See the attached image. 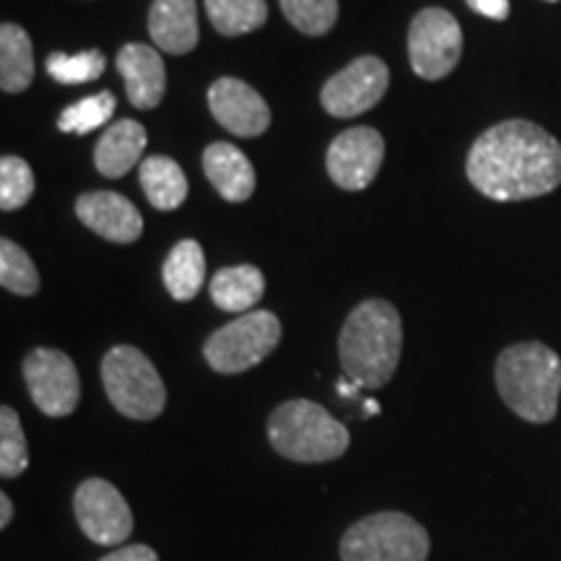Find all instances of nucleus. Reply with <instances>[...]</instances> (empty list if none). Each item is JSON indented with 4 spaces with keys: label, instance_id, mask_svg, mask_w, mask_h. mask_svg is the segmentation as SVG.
<instances>
[{
    "label": "nucleus",
    "instance_id": "393cba45",
    "mask_svg": "<svg viewBox=\"0 0 561 561\" xmlns=\"http://www.w3.org/2000/svg\"><path fill=\"white\" fill-rule=\"evenodd\" d=\"M30 466V447H26L24 426L19 413L11 405L0 409V476L19 479Z\"/></svg>",
    "mask_w": 561,
    "mask_h": 561
},
{
    "label": "nucleus",
    "instance_id": "9b49d317",
    "mask_svg": "<svg viewBox=\"0 0 561 561\" xmlns=\"http://www.w3.org/2000/svg\"><path fill=\"white\" fill-rule=\"evenodd\" d=\"M388 83V66L375 55H364V58H356L322 87L320 102L328 115L356 117L382 100Z\"/></svg>",
    "mask_w": 561,
    "mask_h": 561
},
{
    "label": "nucleus",
    "instance_id": "423d86ee",
    "mask_svg": "<svg viewBox=\"0 0 561 561\" xmlns=\"http://www.w3.org/2000/svg\"><path fill=\"white\" fill-rule=\"evenodd\" d=\"M102 382L110 403L123 416L151 421L167 405V388L149 356L136 346H115L102 359Z\"/></svg>",
    "mask_w": 561,
    "mask_h": 561
},
{
    "label": "nucleus",
    "instance_id": "f3484780",
    "mask_svg": "<svg viewBox=\"0 0 561 561\" xmlns=\"http://www.w3.org/2000/svg\"><path fill=\"white\" fill-rule=\"evenodd\" d=\"M203 172L229 203H244L255 193V170L250 159L231 144H210L203 151Z\"/></svg>",
    "mask_w": 561,
    "mask_h": 561
},
{
    "label": "nucleus",
    "instance_id": "4be33fe9",
    "mask_svg": "<svg viewBox=\"0 0 561 561\" xmlns=\"http://www.w3.org/2000/svg\"><path fill=\"white\" fill-rule=\"evenodd\" d=\"M34 79V53L30 34L19 24L0 26V89L19 94Z\"/></svg>",
    "mask_w": 561,
    "mask_h": 561
},
{
    "label": "nucleus",
    "instance_id": "7ed1b4c3",
    "mask_svg": "<svg viewBox=\"0 0 561 561\" xmlns=\"http://www.w3.org/2000/svg\"><path fill=\"white\" fill-rule=\"evenodd\" d=\"M496 390L517 416L533 424L557 419L561 396V359L543 343H517L496 359Z\"/></svg>",
    "mask_w": 561,
    "mask_h": 561
},
{
    "label": "nucleus",
    "instance_id": "20e7f679",
    "mask_svg": "<svg viewBox=\"0 0 561 561\" xmlns=\"http://www.w3.org/2000/svg\"><path fill=\"white\" fill-rule=\"evenodd\" d=\"M271 447L294 462H328L348 450V430L322 405L297 398L280 403L268 419Z\"/></svg>",
    "mask_w": 561,
    "mask_h": 561
},
{
    "label": "nucleus",
    "instance_id": "f03ea898",
    "mask_svg": "<svg viewBox=\"0 0 561 561\" xmlns=\"http://www.w3.org/2000/svg\"><path fill=\"white\" fill-rule=\"evenodd\" d=\"M403 348L401 314L385 299L362 301L343 322L339 356L343 375L356 388H385L396 375Z\"/></svg>",
    "mask_w": 561,
    "mask_h": 561
},
{
    "label": "nucleus",
    "instance_id": "72a5a7b5",
    "mask_svg": "<svg viewBox=\"0 0 561 561\" xmlns=\"http://www.w3.org/2000/svg\"><path fill=\"white\" fill-rule=\"evenodd\" d=\"M549 3H557V0H549Z\"/></svg>",
    "mask_w": 561,
    "mask_h": 561
},
{
    "label": "nucleus",
    "instance_id": "2eb2a0df",
    "mask_svg": "<svg viewBox=\"0 0 561 561\" xmlns=\"http://www.w3.org/2000/svg\"><path fill=\"white\" fill-rule=\"evenodd\" d=\"M117 70H121L125 91L133 107L153 110L164 100L167 70L161 55L149 45L130 42L117 53Z\"/></svg>",
    "mask_w": 561,
    "mask_h": 561
},
{
    "label": "nucleus",
    "instance_id": "aec40b11",
    "mask_svg": "<svg viewBox=\"0 0 561 561\" xmlns=\"http://www.w3.org/2000/svg\"><path fill=\"white\" fill-rule=\"evenodd\" d=\"M140 187L153 208L174 210L187 198V180L178 161L170 157H149L140 161Z\"/></svg>",
    "mask_w": 561,
    "mask_h": 561
},
{
    "label": "nucleus",
    "instance_id": "473e14b6",
    "mask_svg": "<svg viewBox=\"0 0 561 561\" xmlns=\"http://www.w3.org/2000/svg\"><path fill=\"white\" fill-rule=\"evenodd\" d=\"M377 411H380V405H377V401H367V413H371V416H375Z\"/></svg>",
    "mask_w": 561,
    "mask_h": 561
},
{
    "label": "nucleus",
    "instance_id": "ddd939ff",
    "mask_svg": "<svg viewBox=\"0 0 561 561\" xmlns=\"http://www.w3.org/2000/svg\"><path fill=\"white\" fill-rule=\"evenodd\" d=\"M208 107L229 133L240 138H255L268 130L271 110L250 83L240 79H219L208 89Z\"/></svg>",
    "mask_w": 561,
    "mask_h": 561
},
{
    "label": "nucleus",
    "instance_id": "4468645a",
    "mask_svg": "<svg viewBox=\"0 0 561 561\" xmlns=\"http://www.w3.org/2000/svg\"><path fill=\"white\" fill-rule=\"evenodd\" d=\"M76 214L87 227L100 234L102 240L128 244L136 242L144 231V219H140V210L125 198V195L110 193V191H96V193H83L76 201Z\"/></svg>",
    "mask_w": 561,
    "mask_h": 561
},
{
    "label": "nucleus",
    "instance_id": "0eeeda50",
    "mask_svg": "<svg viewBox=\"0 0 561 561\" xmlns=\"http://www.w3.org/2000/svg\"><path fill=\"white\" fill-rule=\"evenodd\" d=\"M280 320L268 310H252L219 328L203 346L208 367L219 375H240L276 351Z\"/></svg>",
    "mask_w": 561,
    "mask_h": 561
},
{
    "label": "nucleus",
    "instance_id": "5701e85b",
    "mask_svg": "<svg viewBox=\"0 0 561 561\" xmlns=\"http://www.w3.org/2000/svg\"><path fill=\"white\" fill-rule=\"evenodd\" d=\"M206 13L224 37H240L261 30L268 19L265 0H206Z\"/></svg>",
    "mask_w": 561,
    "mask_h": 561
},
{
    "label": "nucleus",
    "instance_id": "c85d7f7f",
    "mask_svg": "<svg viewBox=\"0 0 561 561\" xmlns=\"http://www.w3.org/2000/svg\"><path fill=\"white\" fill-rule=\"evenodd\" d=\"M34 174L21 157L0 159V208L16 210L32 198Z\"/></svg>",
    "mask_w": 561,
    "mask_h": 561
},
{
    "label": "nucleus",
    "instance_id": "39448f33",
    "mask_svg": "<svg viewBox=\"0 0 561 561\" xmlns=\"http://www.w3.org/2000/svg\"><path fill=\"white\" fill-rule=\"evenodd\" d=\"M430 533L403 512H375L343 533V561H426Z\"/></svg>",
    "mask_w": 561,
    "mask_h": 561
},
{
    "label": "nucleus",
    "instance_id": "1a4fd4ad",
    "mask_svg": "<svg viewBox=\"0 0 561 561\" xmlns=\"http://www.w3.org/2000/svg\"><path fill=\"white\" fill-rule=\"evenodd\" d=\"M24 380L34 405L45 416H68L81 401L79 369L58 348H34L24 359Z\"/></svg>",
    "mask_w": 561,
    "mask_h": 561
},
{
    "label": "nucleus",
    "instance_id": "f8f14e48",
    "mask_svg": "<svg viewBox=\"0 0 561 561\" xmlns=\"http://www.w3.org/2000/svg\"><path fill=\"white\" fill-rule=\"evenodd\" d=\"M385 159V138L375 128H351L328 149L325 167L335 185L343 191H364L377 178Z\"/></svg>",
    "mask_w": 561,
    "mask_h": 561
},
{
    "label": "nucleus",
    "instance_id": "6e6552de",
    "mask_svg": "<svg viewBox=\"0 0 561 561\" xmlns=\"http://www.w3.org/2000/svg\"><path fill=\"white\" fill-rule=\"evenodd\" d=\"M462 32L458 19L445 9H424L411 21L409 58L419 79L439 81L458 66Z\"/></svg>",
    "mask_w": 561,
    "mask_h": 561
},
{
    "label": "nucleus",
    "instance_id": "cd10ccee",
    "mask_svg": "<svg viewBox=\"0 0 561 561\" xmlns=\"http://www.w3.org/2000/svg\"><path fill=\"white\" fill-rule=\"evenodd\" d=\"M104 68H107V58L100 50H87L76 55L53 53L47 58V73L58 83H66V87L96 81L104 73Z\"/></svg>",
    "mask_w": 561,
    "mask_h": 561
},
{
    "label": "nucleus",
    "instance_id": "a878e982",
    "mask_svg": "<svg viewBox=\"0 0 561 561\" xmlns=\"http://www.w3.org/2000/svg\"><path fill=\"white\" fill-rule=\"evenodd\" d=\"M0 284L19 297H34L39 291V273L32 257L16 242H0Z\"/></svg>",
    "mask_w": 561,
    "mask_h": 561
},
{
    "label": "nucleus",
    "instance_id": "c756f323",
    "mask_svg": "<svg viewBox=\"0 0 561 561\" xmlns=\"http://www.w3.org/2000/svg\"><path fill=\"white\" fill-rule=\"evenodd\" d=\"M100 561H159V557L151 546L133 543V546H123V549H115L112 553H107V557H102Z\"/></svg>",
    "mask_w": 561,
    "mask_h": 561
},
{
    "label": "nucleus",
    "instance_id": "7c9ffc66",
    "mask_svg": "<svg viewBox=\"0 0 561 561\" xmlns=\"http://www.w3.org/2000/svg\"><path fill=\"white\" fill-rule=\"evenodd\" d=\"M466 3L486 19L504 21L510 16V0H466Z\"/></svg>",
    "mask_w": 561,
    "mask_h": 561
},
{
    "label": "nucleus",
    "instance_id": "412c9836",
    "mask_svg": "<svg viewBox=\"0 0 561 561\" xmlns=\"http://www.w3.org/2000/svg\"><path fill=\"white\" fill-rule=\"evenodd\" d=\"M161 276H164L167 291L178 301H191L198 297L203 280H206V255H203L201 244L195 240H182L174 244L170 255H167L164 268H161Z\"/></svg>",
    "mask_w": 561,
    "mask_h": 561
},
{
    "label": "nucleus",
    "instance_id": "dca6fc26",
    "mask_svg": "<svg viewBox=\"0 0 561 561\" xmlns=\"http://www.w3.org/2000/svg\"><path fill=\"white\" fill-rule=\"evenodd\" d=\"M149 34L159 50L187 55L198 47V5L195 0H153Z\"/></svg>",
    "mask_w": 561,
    "mask_h": 561
},
{
    "label": "nucleus",
    "instance_id": "a211bd4d",
    "mask_svg": "<svg viewBox=\"0 0 561 561\" xmlns=\"http://www.w3.org/2000/svg\"><path fill=\"white\" fill-rule=\"evenodd\" d=\"M146 144V128L136 121H117L110 125L107 133L100 138L94 149V164L104 178H123L144 157Z\"/></svg>",
    "mask_w": 561,
    "mask_h": 561
},
{
    "label": "nucleus",
    "instance_id": "bb28decb",
    "mask_svg": "<svg viewBox=\"0 0 561 561\" xmlns=\"http://www.w3.org/2000/svg\"><path fill=\"white\" fill-rule=\"evenodd\" d=\"M280 11L301 34L322 37L339 21V0H280Z\"/></svg>",
    "mask_w": 561,
    "mask_h": 561
},
{
    "label": "nucleus",
    "instance_id": "9d476101",
    "mask_svg": "<svg viewBox=\"0 0 561 561\" xmlns=\"http://www.w3.org/2000/svg\"><path fill=\"white\" fill-rule=\"evenodd\" d=\"M79 528L96 546H121L133 533V512L125 496L104 479H87L73 494Z\"/></svg>",
    "mask_w": 561,
    "mask_h": 561
},
{
    "label": "nucleus",
    "instance_id": "f257e3e1",
    "mask_svg": "<svg viewBox=\"0 0 561 561\" xmlns=\"http://www.w3.org/2000/svg\"><path fill=\"white\" fill-rule=\"evenodd\" d=\"M466 172L491 201L538 198L561 185V144L536 123H500L476 140Z\"/></svg>",
    "mask_w": 561,
    "mask_h": 561
},
{
    "label": "nucleus",
    "instance_id": "6ab92c4d",
    "mask_svg": "<svg viewBox=\"0 0 561 561\" xmlns=\"http://www.w3.org/2000/svg\"><path fill=\"white\" fill-rule=\"evenodd\" d=\"M265 278L255 265H231L221 268L210 280V299L221 312L248 314L263 299Z\"/></svg>",
    "mask_w": 561,
    "mask_h": 561
},
{
    "label": "nucleus",
    "instance_id": "b1692460",
    "mask_svg": "<svg viewBox=\"0 0 561 561\" xmlns=\"http://www.w3.org/2000/svg\"><path fill=\"white\" fill-rule=\"evenodd\" d=\"M117 100L110 91H100V94L87 96V100L70 104L60 112L58 128L62 133H73V136H87V133L102 128L115 115Z\"/></svg>",
    "mask_w": 561,
    "mask_h": 561
},
{
    "label": "nucleus",
    "instance_id": "2f4dec72",
    "mask_svg": "<svg viewBox=\"0 0 561 561\" xmlns=\"http://www.w3.org/2000/svg\"><path fill=\"white\" fill-rule=\"evenodd\" d=\"M13 520V504L9 494H0V528H9Z\"/></svg>",
    "mask_w": 561,
    "mask_h": 561
}]
</instances>
